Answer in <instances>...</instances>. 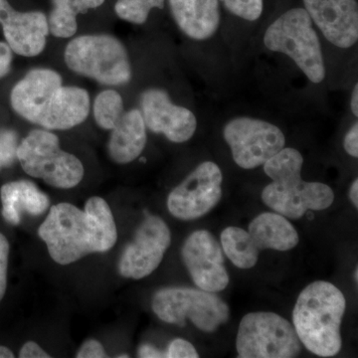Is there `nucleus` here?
Listing matches in <instances>:
<instances>
[{"label": "nucleus", "instance_id": "9", "mask_svg": "<svg viewBox=\"0 0 358 358\" xmlns=\"http://www.w3.org/2000/svg\"><path fill=\"white\" fill-rule=\"evenodd\" d=\"M152 310L167 324L185 326L189 319L205 333H214L229 319V308L215 293L186 288L169 287L157 292L152 299Z\"/></svg>", "mask_w": 358, "mask_h": 358}, {"label": "nucleus", "instance_id": "11", "mask_svg": "<svg viewBox=\"0 0 358 358\" xmlns=\"http://www.w3.org/2000/svg\"><path fill=\"white\" fill-rule=\"evenodd\" d=\"M223 136L235 164L243 169L263 166L286 145V138L279 127L252 117L231 120L224 127Z\"/></svg>", "mask_w": 358, "mask_h": 358}, {"label": "nucleus", "instance_id": "21", "mask_svg": "<svg viewBox=\"0 0 358 358\" xmlns=\"http://www.w3.org/2000/svg\"><path fill=\"white\" fill-rule=\"evenodd\" d=\"M105 0H52L49 33L57 38H70L78 30L77 16L103 6Z\"/></svg>", "mask_w": 358, "mask_h": 358}, {"label": "nucleus", "instance_id": "7", "mask_svg": "<svg viewBox=\"0 0 358 358\" xmlns=\"http://www.w3.org/2000/svg\"><path fill=\"white\" fill-rule=\"evenodd\" d=\"M221 247L239 268H251L264 250L289 251L300 241L298 232L285 216L273 212L260 214L249 224L248 231L227 227L220 236Z\"/></svg>", "mask_w": 358, "mask_h": 358}, {"label": "nucleus", "instance_id": "15", "mask_svg": "<svg viewBox=\"0 0 358 358\" xmlns=\"http://www.w3.org/2000/svg\"><path fill=\"white\" fill-rule=\"evenodd\" d=\"M141 112L145 127L176 143H186L194 136L197 119L193 112L176 105L164 89L150 88L140 96Z\"/></svg>", "mask_w": 358, "mask_h": 358}, {"label": "nucleus", "instance_id": "25", "mask_svg": "<svg viewBox=\"0 0 358 358\" xmlns=\"http://www.w3.org/2000/svg\"><path fill=\"white\" fill-rule=\"evenodd\" d=\"M18 136L13 129H0V171L17 159Z\"/></svg>", "mask_w": 358, "mask_h": 358}, {"label": "nucleus", "instance_id": "33", "mask_svg": "<svg viewBox=\"0 0 358 358\" xmlns=\"http://www.w3.org/2000/svg\"><path fill=\"white\" fill-rule=\"evenodd\" d=\"M350 109H352V115L355 117H358V84H355L353 87L352 99H350Z\"/></svg>", "mask_w": 358, "mask_h": 358}, {"label": "nucleus", "instance_id": "4", "mask_svg": "<svg viewBox=\"0 0 358 358\" xmlns=\"http://www.w3.org/2000/svg\"><path fill=\"white\" fill-rule=\"evenodd\" d=\"M345 296L331 282H313L301 291L293 312L301 345L317 357H331L341 350V326Z\"/></svg>", "mask_w": 358, "mask_h": 358}, {"label": "nucleus", "instance_id": "8", "mask_svg": "<svg viewBox=\"0 0 358 358\" xmlns=\"http://www.w3.org/2000/svg\"><path fill=\"white\" fill-rule=\"evenodd\" d=\"M17 159L28 176L52 187L70 189L84 178L81 160L63 150L58 136L48 129L30 131L18 145Z\"/></svg>", "mask_w": 358, "mask_h": 358}, {"label": "nucleus", "instance_id": "29", "mask_svg": "<svg viewBox=\"0 0 358 358\" xmlns=\"http://www.w3.org/2000/svg\"><path fill=\"white\" fill-rule=\"evenodd\" d=\"M13 52L6 42L0 41V80L9 74L13 66Z\"/></svg>", "mask_w": 358, "mask_h": 358}, {"label": "nucleus", "instance_id": "35", "mask_svg": "<svg viewBox=\"0 0 358 358\" xmlns=\"http://www.w3.org/2000/svg\"><path fill=\"white\" fill-rule=\"evenodd\" d=\"M13 352L6 346L0 345V358H13Z\"/></svg>", "mask_w": 358, "mask_h": 358}, {"label": "nucleus", "instance_id": "36", "mask_svg": "<svg viewBox=\"0 0 358 358\" xmlns=\"http://www.w3.org/2000/svg\"><path fill=\"white\" fill-rule=\"evenodd\" d=\"M353 278H355V282H358V268H355V274H353Z\"/></svg>", "mask_w": 358, "mask_h": 358}, {"label": "nucleus", "instance_id": "17", "mask_svg": "<svg viewBox=\"0 0 358 358\" xmlns=\"http://www.w3.org/2000/svg\"><path fill=\"white\" fill-rule=\"evenodd\" d=\"M0 24L11 50L23 57H36L44 51L49 35L48 17L41 11L20 13L8 0H0Z\"/></svg>", "mask_w": 358, "mask_h": 358}, {"label": "nucleus", "instance_id": "23", "mask_svg": "<svg viewBox=\"0 0 358 358\" xmlns=\"http://www.w3.org/2000/svg\"><path fill=\"white\" fill-rule=\"evenodd\" d=\"M164 3L166 0H117L115 11L121 20L141 25L147 22L152 9H164Z\"/></svg>", "mask_w": 358, "mask_h": 358}, {"label": "nucleus", "instance_id": "19", "mask_svg": "<svg viewBox=\"0 0 358 358\" xmlns=\"http://www.w3.org/2000/svg\"><path fill=\"white\" fill-rule=\"evenodd\" d=\"M110 133L108 152L117 164H127L138 159L147 145V127L138 109L124 112Z\"/></svg>", "mask_w": 358, "mask_h": 358}, {"label": "nucleus", "instance_id": "22", "mask_svg": "<svg viewBox=\"0 0 358 358\" xmlns=\"http://www.w3.org/2000/svg\"><path fill=\"white\" fill-rule=\"evenodd\" d=\"M124 112L122 96L115 90L101 92L94 101L93 113L96 124L106 131H112Z\"/></svg>", "mask_w": 358, "mask_h": 358}, {"label": "nucleus", "instance_id": "18", "mask_svg": "<svg viewBox=\"0 0 358 358\" xmlns=\"http://www.w3.org/2000/svg\"><path fill=\"white\" fill-rule=\"evenodd\" d=\"M178 29L194 41H206L221 23L220 0H169Z\"/></svg>", "mask_w": 358, "mask_h": 358}, {"label": "nucleus", "instance_id": "26", "mask_svg": "<svg viewBox=\"0 0 358 358\" xmlns=\"http://www.w3.org/2000/svg\"><path fill=\"white\" fill-rule=\"evenodd\" d=\"M166 358H199V355L194 346L182 338H176L169 343Z\"/></svg>", "mask_w": 358, "mask_h": 358}, {"label": "nucleus", "instance_id": "30", "mask_svg": "<svg viewBox=\"0 0 358 358\" xmlns=\"http://www.w3.org/2000/svg\"><path fill=\"white\" fill-rule=\"evenodd\" d=\"M343 148L350 157H358V122H355L352 128L348 129L343 141Z\"/></svg>", "mask_w": 358, "mask_h": 358}, {"label": "nucleus", "instance_id": "1", "mask_svg": "<svg viewBox=\"0 0 358 358\" xmlns=\"http://www.w3.org/2000/svg\"><path fill=\"white\" fill-rule=\"evenodd\" d=\"M38 235L51 258L64 266L90 254L110 251L117 240L109 204L98 196L87 200L84 210L66 202L53 205Z\"/></svg>", "mask_w": 358, "mask_h": 358}, {"label": "nucleus", "instance_id": "12", "mask_svg": "<svg viewBox=\"0 0 358 358\" xmlns=\"http://www.w3.org/2000/svg\"><path fill=\"white\" fill-rule=\"evenodd\" d=\"M222 181V171L215 162H201L169 193V211L180 220L203 217L220 201Z\"/></svg>", "mask_w": 358, "mask_h": 358}, {"label": "nucleus", "instance_id": "31", "mask_svg": "<svg viewBox=\"0 0 358 358\" xmlns=\"http://www.w3.org/2000/svg\"><path fill=\"white\" fill-rule=\"evenodd\" d=\"M20 358H49L51 355L45 352L43 348L37 345L34 341H27L21 348L20 352Z\"/></svg>", "mask_w": 358, "mask_h": 358}, {"label": "nucleus", "instance_id": "37", "mask_svg": "<svg viewBox=\"0 0 358 358\" xmlns=\"http://www.w3.org/2000/svg\"><path fill=\"white\" fill-rule=\"evenodd\" d=\"M119 357V358H124V357H126V358H129V355H119V357Z\"/></svg>", "mask_w": 358, "mask_h": 358}, {"label": "nucleus", "instance_id": "16", "mask_svg": "<svg viewBox=\"0 0 358 358\" xmlns=\"http://www.w3.org/2000/svg\"><path fill=\"white\" fill-rule=\"evenodd\" d=\"M306 11L324 38L341 49L358 41L357 0H303Z\"/></svg>", "mask_w": 358, "mask_h": 358}, {"label": "nucleus", "instance_id": "20", "mask_svg": "<svg viewBox=\"0 0 358 358\" xmlns=\"http://www.w3.org/2000/svg\"><path fill=\"white\" fill-rule=\"evenodd\" d=\"M1 214L7 222L18 225L22 212L30 215H41L50 204L49 197L29 180H16L6 183L0 189Z\"/></svg>", "mask_w": 358, "mask_h": 358}, {"label": "nucleus", "instance_id": "32", "mask_svg": "<svg viewBox=\"0 0 358 358\" xmlns=\"http://www.w3.org/2000/svg\"><path fill=\"white\" fill-rule=\"evenodd\" d=\"M138 357L141 358H166V353L160 352L155 346L143 345L138 348Z\"/></svg>", "mask_w": 358, "mask_h": 358}, {"label": "nucleus", "instance_id": "24", "mask_svg": "<svg viewBox=\"0 0 358 358\" xmlns=\"http://www.w3.org/2000/svg\"><path fill=\"white\" fill-rule=\"evenodd\" d=\"M231 14L241 20H258L262 16L264 0H221Z\"/></svg>", "mask_w": 358, "mask_h": 358}, {"label": "nucleus", "instance_id": "6", "mask_svg": "<svg viewBox=\"0 0 358 358\" xmlns=\"http://www.w3.org/2000/svg\"><path fill=\"white\" fill-rule=\"evenodd\" d=\"M64 59L73 73L105 86H122L133 78L128 50L121 40L113 35L76 37L66 46Z\"/></svg>", "mask_w": 358, "mask_h": 358}, {"label": "nucleus", "instance_id": "13", "mask_svg": "<svg viewBox=\"0 0 358 358\" xmlns=\"http://www.w3.org/2000/svg\"><path fill=\"white\" fill-rule=\"evenodd\" d=\"M171 243V233L166 223L159 216H148L122 254L120 275L134 280L148 277L159 267Z\"/></svg>", "mask_w": 358, "mask_h": 358}, {"label": "nucleus", "instance_id": "2", "mask_svg": "<svg viewBox=\"0 0 358 358\" xmlns=\"http://www.w3.org/2000/svg\"><path fill=\"white\" fill-rule=\"evenodd\" d=\"M14 112L22 119L48 131H67L88 117V91L64 86L62 76L49 68L30 70L14 85L10 93Z\"/></svg>", "mask_w": 358, "mask_h": 358}, {"label": "nucleus", "instance_id": "5", "mask_svg": "<svg viewBox=\"0 0 358 358\" xmlns=\"http://www.w3.org/2000/svg\"><path fill=\"white\" fill-rule=\"evenodd\" d=\"M271 52L284 54L313 84H320L327 76L322 43L305 8L294 7L270 24L263 37Z\"/></svg>", "mask_w": 358, "mask_h": 358}, {"label": "nucleus", "instance_id": "14", "mask_svg": "<svg viewBox=\"0 0 358 358\" xmlns=\"http://www.w3.org/2000/svg\"><path fill=\"white\" fill-rule=\"evenodd\" d=\"M183 262L200 289L218 293L227 288L229 275L224 264L222 247L210 232L197 230L185 240Z\"/></svg>", "mask_w": 358, "mask_h": 358}, {"label": "nucleus", "instance_id": "10", "mask_svg": "<svg viewBox=\"0 0 358 358\" xmlns=\"http://www.w3.org/2000/svg\"><path fill=\"white\" fill-rule=\"evenodd\" d=\"M236 348L240 358H293L301 343L293 324L275 313L245 315L238 329Z\"/></svg>", "mask_w": 358, "mask_h": 358}, {"label": "nucleus", "instance_id": "27", "mask_svg": "<svg viewBox=\"0 0 358 358\" xmlns=\"http://www.w3.org/2000/svg\"><path fill=\"white\" fill-rule=\"evenodd\" d=\"M9 250L10 248L6 237L0 233V301L3 299L7 288Z\"/></svg>", "mask_w": 358, "mask_h": 358}, {"label": "nucleus", "instance_id": "28", "mask_svg": "<svg viewBox=\"0 0 358 358\" xmlns=\"http://www.w3.org/2000/svg\"><path fill=\"white\" fill-rule=\"evenodd\" d=\"M77 358H105L108 357L107 352L100 341L96 339H89L85 341L78 350Z\"/></svg>", "mask_w": 358, "mask_h": 358}, {"label": "nucleus", "instance_id": "3", "mask_svg": "<svg viewBox=\"0 0 358 358\" xmlns=\"http://www.w3.org/2000/svg\"><path fill=\"white\" fill-rule=\"evenodd\" d=\"M303 155L293 148H282L263 164L273 180L264 188L263 202L285 217L300 219L308 210H324L333 204V189L324 183L303 180Z\"/></svg>", "mask_w": 358, "mask_h": 358}, {"label": "nucleus", "instance_id": "34", "mask_svg": "<svg viewBox=\"0 0 358 358\" xmlns=\"http://www.w3.org/2000/svg\"><path fill=\"white\" fill-rule=\"evenodd\" d=\"M350 199L355 208H358V179L353 181L352 187L350 189Z\"/></svg>", "mask_w": 358, "mask_h": 358}]
</instances>
